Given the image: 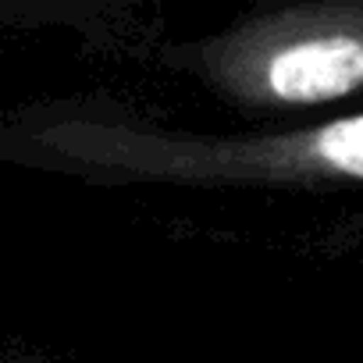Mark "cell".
<instances>
[{"mask_svg":"<svg viewBox=\"0 0 363 363\" xmlns=\"http://www.w3.org/2000/svg\"><path fill=\"white\" fill-rule=\"evenodd\" d=\"M0 157L93 182L363 189V111L250 135L153 128L125 111L57 104L0 128Z\"/></svg>","mask_w":363,"mask_h":363,"instance_id":"obj_1","label":"cell"},{"mask_svg":"<svg viewBox=\"0 0 363 363\" xmlns=\"http://www.w3.org/2000/svg\"><path fill=\"white\" fill-rule=\"evenodd\" d=\"M211 93L242 114L278 118L363 100V0H306L253 11L174 50Z\"/></svg>","mask_w":363,"mask_h":363,"instance_id":"obj_2","label":"cell"},{"mask_svg":"<svg viewBox=\"0 0 363 363\" xmlns=\"http://www.w3.org/2000/svg\"><path fill=\"white\" fill-rule=\"evenodd\" d=\"M4 18H29V8H15V4H0V22Z\"/></svg>","mask_w":363,"mask_h":363,"instance_id":"obj_3","label":"cell"}]
</instances>
